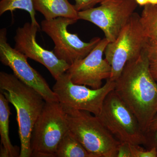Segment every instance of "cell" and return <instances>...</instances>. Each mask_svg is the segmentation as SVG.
Masks as SVG:
<instances>
[{
    "label": "cell",
    "mask_w": 157,
    "mask_h": 157,
    "mask_svg": "<svg viewBox=\"0 0 157 157\" xmlns=\"http://www.w3.org/2000/svg\"><path fill=\"white\" fill-rule=\"evenodd\" d=\"M0 91L16 109L21 142L19 157H32L31 134L45 101L36 90L14 74L3 71L0 72Z\"/></svg>",
    "instance_id": "2"
},
{
    "label": "cell",
    "mask_w": 157,
    "mask_h": 157,
    "mask_svg": "<svg viewBox=\"0 0 157 157\" xmlns=\"http://www.w3.org/2000/svg\"><path fill=\"white\" fill-rule=\"evenodd\" d=\"M156 129H157V113L151 123L147 132L148 131L156 130Z\"/></svg>",
    "instance_id": "23"
},
{
    "label": "cell",
    "mask_w": 157,
    "mask_h": 157,
    "mask_svg": "<svg viewBox=\"0 0 157 157\" xmlns=\"http://www.w3.org/2000/svg\"><path fill=\"white\" fill-rule=\"evenodd\" d=\"M145 142L144 146L147 148L154 147L157 151V129L148 131L145 133Z\"/></svg>",
    "instance_id": "21"
},
{
    "label": "cell",
    "mask_w": 157,
    "mask_h": 157,
    "mask_svg": "<svg viewBox=\"0 0 157 157\" xmlns=\"http://www.w3.org/2000/svg\"><path fill=\"white\" fill-rule=\"evenodd\" d=\"M74 7L76 11H85L94 8L97 4H101L104 0H74Z\"/></svg>",
    "instance_id": "20"
},
{
    "label": "cell",
    "mask_w": 157,
    "mask_h": 157,
    "mask_svg": "<svg viewBox=\"0 0 157 157\" xmlns=\"http://www.w3.org/2000/svg\"><path fill=\"white\" fill-rule=\"evenodd\" d=\"M78 20L68 17H58L41 22V29L52 39L55 46L53 51L60 59L70 65L85 57L101 40L95 37L89 42H83L76 34L68 31L69 25Z\"/></svg>",
    "instance_id": "8"
},
{
    "label": "cell",
    "mask_w": 157,
    "mask_h": 157,
    "mask_svg": "<svg viewBox=\"0 0 157 157\" xmlns=\"http://www.w3.org/2000/svg\"><path fill=\"white\" fill-rule=\"evenodd\" d=\"M152 76L157 81V44L148 41L144 49Z\"/></svg>",
    "instance_id": "18"
},
{
    "label": "cell",
    "mask_w": 157,
    "mask_h": 157,
    "mask_svg": "<svg viewBox=\"0 0 157 157\" xmlns=\"http://www.w3.org/2000/svg\"><path fill=\"white\" fill-rule=\"evenodd\" d=\"M96 117L121 143L145 144V133L138 120L114 90L107 96L101 112Z\"/></svg>",
    "instance_id": "5"
},
{
    "label": "cell",
    "mask_w": 157,
    "mask_h": 157,
    "mask_svg": "<svg viewBox=\"0 0 157 157\" xmlns=\"http://www.w3.org/2000/svg\"><path fill=\"white\" fill-rule=\"evenodd\" d=\"M56 157H91V156L69 130L58 145Z\"/></svg>",
    "instance_id": "15"
},
{
    "label": "cell",
    "mask_w": 157,
    "mask_h": 157,
    "mask_svg": "<svg viewBox=\"0 0 157 157\" xmlns=\"http://www.w3.org/2000/svg\"><path fill=\"white\" fill-rule=\"evenodd\" d=\"M109 41L101 39L95 47L84 58L70 65L66 73L75 84L94 89L103 86V81L110 78L112 68L103 55Z\"/></svg>",
    "instance_id": "11"
},
{
    "label": "cell",
    "mask_w": 157,
    "mask_h": 157,
    "mask_svg": "<svg viewBox=\"0 0 157 157\" xmlns=\"http://www.w3.org/2000/svg\"><path fill=\"white\" fill-rule=\"evenodd\" d=\"M64 109L69 130L91 157H117L121 142L96 116L84 110Z\"/></svg>",
    "instance_id": "3"
},
{
    "label": "cell",
    "mask_w": 157,
    "mask_h": 157,
    "mask_svg": "<svg viewBox=\"0 0 157 157\" xmlns=\"http://www.w3.org/2000/svg\"><path fill=\"white\" fill-rule=\"evenodd\" d=\"M40 29V27L32 22H26L22 27H18L14 37V48L28 58L43 65L56 80L66 73L70 65L59 59L53 50L45 49L38 44L36 37Z\"/></svg>",
    "instance_id": "12"
},
{
    "label": "cell",
    "mask_w": 157,
    "mask_h": 157,
    "mask_svg": "<svg viewBox=\"0 0 157 157\" xmlns=\"http://www.w3.org/2000/svg\"><path fill=\"white\" fill-rule=\"evenodd\" d=\"M35 10L47 20L58 17L78 19V12L68 0H33Z\"/></svg>",
    "instance_id": "13"
},
{
    "label": "cell",
    "mask_w": 157,
    "mask_h": 157,
    "mask_svg": "<svg viewBox=\"0 0 157 157\" xmlns=\"http://www.w3.org/2000/svg\"><path fill=\"white\" fill-rule=\"evenodd\" d=\"M137 5L140 6H145L149 4L148 0H135Z\"/></svg>",
    "instance_id": "24"
},
{
    "label": "cell",
    "mask_w": 157,
    "mask_h": 157,
    "mask_svg": "<svg viewBox=\"0 0 157 157\" xmlns=\"http://www.w3.org/2000/svg\"><path fill=\"white\" fill-rule=\"evenodd\" d=\"M16 9H21L27 11L30 16L32 23L40 27L35 16L36 11L34 9L33 0H1V16L8 11H11L12 13Z\"/></svg>",
    "instance_id": "17"
},
{
    "label": "cell",
    "mask_w": 157,
    "mask_h": 157,
    "mask_svg": "<svg viewBox=\"0 0 157 157\" xmlns=\"http://www.w3.org/2000/svg\"><path fill=\"white\" fill-rule=\"evenodd\" d=\"M9 102L0 93V136L1 157L19 156V149L12 145L9 137V118L11 115Z\"/></svg>",
    "instance_id": "14"
},
{
    "label": "cell",
    "mask_w": 157,
    "mask_h": 157,
    "mask_svg": "<svg viewBox=\"0 0 157 157\" xmlns=\"http://www.w3.org/2000/svg\"><path fill=\"white\" fill-rule=\"evenodd\" d=\"M114 90L134 113L144 133L157 113V83L144 50L127 63L115 81Z\"/></svg>",
    "instance_id": "1"
},
{
    "label": "cell",
    "mask_w": 157,
    "mask_h": 157,
    "mask_svg": "<svg viewBox=\"0 0 157 157\" xmlns=\"http://www.w3.org/2000/svg\"><path fill=\"white\" fill-rule=\"evenodd\" d=\"M140 20L149 41L157 44V5L144 6Z\"/></svg>",
    "instance_id": "16"
},
{
    "label": "cell",
    "mask_w": 157,
    "mask_h": 157,
    "mask_svg": "<svg viewBox=\"0 0 157 157\" xmlns=\"http://www.w3.org/2000/svg\"><path fill=\"white\" fill-rule=\"evenodd\" d=\"M117 157H132L130 143H120L118 147Z\"/></svg>",
    "instance_id": "22"
},
{
    "label": "cell",
    "mask_w": 157,
    "mask_h": 157,
    "mask_svg": "<svg viewBox=\"0 0 157 157\" xmlns=\"http://www.w3.org/2000/svg\"><path fill=\"white\" fill-rule=\"evenodd\" d=\"M148 41L140 23V15L135 12L117 39L109 42L104 51L105 59L112 68L109 79L115 81L127 63L140 56Z\"/></svg>",
    "instance_id": "6"
},
{
    "label": "cell",
    "mask_w": 157,
    "mask_h": 157,
    "mask_svg": "<svg viewBox=\"0 0 157 157\" xmlns=\"http://www.w3.org/2000/svg\"><path fill=\"white\" fill-rule=\"evenodd\" d=\"M140 145L130 144L132 157H157V151L154 147L146 149Z\"/></svg>",
    "instance_id": "19"
},
{
    "label": "cell",
    "mask_w": 157,
    "mask_h": 157,
    "mask_svg": "<svg viewBox=\"0 0 157 157\" xmlns=\"http://www.w3.org/2000/svg\"><path fill=\"white\" fill-rule=\"evenodd\" d=\"M7 29L0 30V61L3 65L9 67L14 76L42 96L45 101H58L57 98L48 83L28 62V58L7 42Z\"/></svg>",
    "instance_id": "10"
},
{
    "label": "cell",
    "mask_w": 157,
    "mask_h": 157,
    "mask_svg": "<svg viewBox=\"0 0 157 157\" xmlns=\"http://www.w3.org/2000/svg\"><path fill=\"white\" fill-rule=\"evenodd\" d=\"M96 8L78 11V19L95 25L109 42H113L138 5L135 0H104Z\"/></svg>",
    "instance_id": "9"
},
{
    "label": "cell",
    "mask_w": 157,
    "mask_h": 157,
    "mask_svg": "<svg viewBox=\"0 0 157 157\" xmlns=\"http://www.w3.org/2000/svg\"><path fill=\"white\" fill-rule=\"evenodd\" d=\"M69 131L67 113L59 101H45L31 134L32 157H56L58 145Z\"/></svg>",
    "instance_id": "4"
},
{
    "label": "cell",
    "mask_w": 157,
    "mask_h": 157,
    "mask_svg": "<svg viewBox=\"0 0 157 157\" xmlns=\"http://www.w3.org/2000/svg\"><path fill=\"white\" fill-rule=\"evenodd\" d=\"M149 4L152 5H157V0H148Z\"/></svg>",
    "instance_id": "25"
},
{
    "label": "cell",
    "mask_w": 157,
    "mask_h": 157,
    "mask_svg": "<svg viewBox=\"0 0 157 157\" xmlns=\"http://www.w3.org/2000/svg\"><path fill=\"white\" fill-rule=\"evenodd\" d=\"M56 80L52 89L64 109L84 110L96 116L101 112L105 99L116 86V82L109 78L101 88L94 89L73 83L66 72Z\"/></svg>",
    "instance_id": "7"
}]
</instances>
